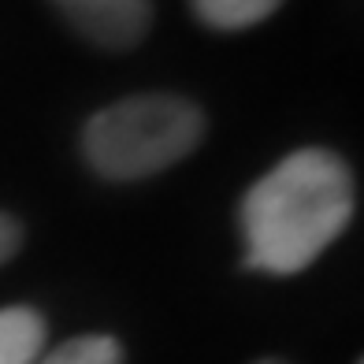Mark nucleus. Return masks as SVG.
Wrapping results in <instances>:
<instances>
[{
	"mask_svg": "<svg viewBox=\"0 0 364 364\" xmlns=\"http://www.w3.org/2000/svg\"><path fill=\"white\" fill-rule=\"evenodd\" d=\"M34 364H123V346L108 335H82L56 346L53 353L38 357Z\"/></svg>",
	"mask_w": 364,
	"mask_h": 364,
	"instance_id": "nucleus-6",
	"label": "nucleus"
},
{
	"mask_svg": "<svg viewBox=\"0 0 364 364\" xmlns=\"http://www.w3.org/2000/svg\"><path fill=\"white\" fill-rule=\"evenodd\" d=\"M197 19L216 26V30H245V26H257L260 19L283 4V0H190Z\"/></svg>",
	"mask_w": 364,
	"mask_h": 364,
	"instance_id": "nucleus-5",
	"label": "nucleus"
},
{
	"mask_svg": "<svg viewBox=\"0 0 364 364\" xmlns=\"http://www.w3.org/2000/svg\"><path fill=\"white\" fill-rule=\"evenodd\" d=\"M205 134V112L175 93H141L101 108L82 130V153L105 178L130 182L190 156Z\"/></svg>",
	"mask_w": 364,
	"mask_h": 364,
	"instance_id": "nucleus-2",
	"label": "nucleus"
},
{
	"mask_svg": "<svg viewBox=\"0 0 364 364\" xmlns=\"http://www.w3.org/2000/svg\"><path fill=\"white\" fill-rule=\"evenodd\" d=\"M353 220V175L327 149H297L242 201L245 264L268 275L305 272Z\"/></svg>",
	"mask_w": 364,
	"mask_h": 364,
	"instance_id": "nucleus-1",
	"label": "nucleus"
},
{
	"mask_svg": "<svg viewBox=\"0 0 364 364\" xmlns=\"http://www.w3.org/2000/svg\"><path fill=\"white\" fill-rule=\"evenodd\" d=\"M45 350V320L26 305L0 309V364H34Z\"/></svg>",
	"mask_w": 364,
	"mask_h": 364,
	"instance_id": "nucleus-4",
	"label": "nucleus"
},
{
	"mask_svg": "<svg viewBox=\"0 0 364 364\" xmlns=\"http://www.w3.org/2000/svg\"><path fill=\"white\" fill-rule=\"evenodd\" d=\"M56 8L105 48H130L149 34L153 4L149 0H56Z\"/></svg>",
	"mask_w": 364,
	"mask_h": 364,
	"instance_id": "nucleus-3",
	"label": "nucleus"
},
{
	"mask_svg": "<svg viewBox=\"0 0 364 364\" xmlns=\"http://www.w3.org/2000/svg\"><path fill=\"white\" fill-rule=\"evenodd\" d=\"M23 245V227L15 223L8 212H0V264H8Z\"/></svg>",
	"mask_w": 364,
	"mask_h": 364,
	"instance_id": "nucleus-7",
	"label": "nucleus"
},
{
	"mask_svg": "<svg viewBox=\"0 0 364 364\" xmlns=\"http://www.w3.org/2000/svg\"><path fill=\"white\" fill-rule=\"evenodd\" d=\"M257 364H283V360H257Z\"/></svg>",
	"mask_w": 364,
	"mask_h": 364,
	"instance_id": "nucleus-8",
	"label": "nucleus"
}]
</instances>
